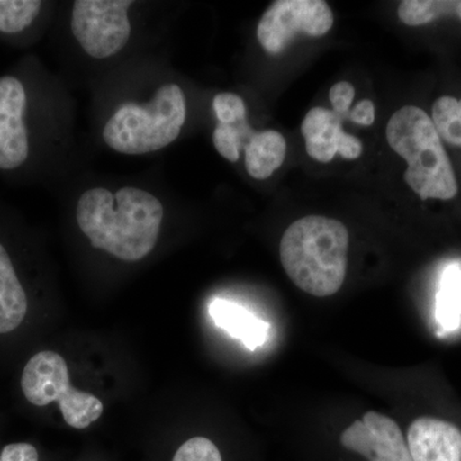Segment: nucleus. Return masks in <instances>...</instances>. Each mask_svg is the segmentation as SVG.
<instances>
[{
	"label": "nucleus",
	"mask_w": 461,
	"mask_h": 461,
	"mask_svg": "<svg viewBox=\"0 0 461 461\" xmlns=\"http://www.w3.org/2000/svg\"><path fill=\"white\" fill-rule=\"evenodd\" d=\"M162 203L148 191L123 187L85 191L77 203L78 227L95 249L124 262H138L153 251L162 226Z\"/></svg>",
	"instance_id": "f257e3e1"
},
{
	"label": "nucleus",
	"mask_w": 461,
	"mask_h": 461,
	"mask_svg": "<svg viewBox=\"0 0 461 461\" xmlns=\"http://www.w3.org/2000/svg\"><path fill=\"white\" fill-rule=\"evenodd\" d=\"M348 232L332 218L309 215L282 236V267L300 290L317 297L338 293L348 268Z\"/></svg>",
	"instance_id": "f03ea898"
},
{
	"label": "nucleus",
	"mask_w": 461,
	"mask_h": 461,
	"mask_svg": "<svg viewBox=\"0 0 461 461\" xmlns=\"http://www.w3.org/2000/svg\"><path fill=\"white\" fill-rule=\"evenodd\" d=\"M386 136L393 150L408 163L403 178L420 199L456 196L459 187L450 158L432 118L423 109L400 108L388 121Z\"/></svg>",
	"instance_id": "7ed1b4c3"
},
{
	"label": "nucleus",
	"mask_w": 461,
	"mask_h": 461,
	"mask_svg": "<svg viewBox=\"0 0 461 461\" xmlns=\"http://www.w3.org/2000/svg\"><path fill=\"white\" fill-rule=\"evenodd\" d=\"M186 120V98L176 84L157 90L148 104L126 103L109 118L105 144L118 153L141 156L168 147L180 136Z\"/></svg>",
	"instance_id": "20e7f679"
},
{
	"label": "nucleus",
	"mask_w": 461,
	"mask_h": 461,
	"mask_svg": "<svg viewBox=\"0 0 461 461\" xmlns=\"http://www.w3.org/2000/svg\"><path fill=\"white\" fill-rule=\"evenodd\" d=\"M21 388L32 405L58 402L66 423L76 429H87L104 409L98 397L72 386L66 360L54 351L33 355L23 369Z\"/></svg>",
	"instance_id": "39448f33"
},
{
	"label": "nucleus",
	"mask_w": 461,
	"mask_h": 461,
	"mask_svg": "<svg viewBox=\"0 0 461 461\" xmlns=\"http://www.w3.org/2000/svg\"><path fill=\"white\" fill-rule=\"evenodd\" d=\"M131 0H77L71 29L90 57L108 58L122 50L131 35Z\"/></svg>",
	"instance_id": "423d86ee"
},
{
	"label": "nucleus",
	"mask_w": 461,
	"mask_h": 461,
	"mask_svg": "<svg viewBox=\"0 0 461 461\" xmlns=\"http://www.w3.org/2000/svg\"><path fill=\"white\" fill-rule=\"evenodd\" d=\"M332 26V9L323 0H278L263 14L257 38L264 50L280 54L297 33L320 38Z\"/></svg>",
	"instance_id": "0eeeda50"
},
{
	"label": "nucleus",
	"mask_w": 461,
	"mask_h": 461,
	"mask_svg": "<svg viewBox=\"0 0 461 461\" xmlns=\"http://www.w3.org/2000/svg\"><path fill=\"white\" fill-rule=\"evenodd\" d=\"M342 446L369 461H414L395 420L369 411L342 432Z\"/></svg>",
	"instance_id": "6e6552de"
},
{
	"label": "nucleus",
	"mask_w": 461,
	"mask_h": 461,
	"mask_svg": "<svg viewBox=\"0 0 461 461\" xmlns=\"http://www.w3.org/2000/svg\"><path fill=\"white\" fill-rule=\"evenodd\" d=\"M26 91L12 76L0 77V169H14L29 157V135L23 113Z\"/></svg>",
	"instance_id": "1a4fd4ad"
},
{
	"label": "nucleus",
	"mask_w": 461,
	"mask_h": 461,
	"mask_svg": "<svg viewBox=\"0 0 461 461\" xmlns=\"http://www.w3.org/2000/svg\"><path fill=\"white\" fill-rule=\"evenodd\" d=\"M408 447L414 461H461V430L450 421L418 418L409 427Z\"/></svg>",
	"instance_id": "9d476101"
},
{
	"label": "nucleus",
	"mask_w": 461,
	"mask_h": 461,
	"mask_svg": "<svg viewBox=\"0 0 461 461\" xmlns=\"http://www.w3.org/2000/svg\"><path fill=\"white\" fill-rule=\"evenodd\" d=\"M209 314L215 326L240 339L249 350H257L268 339L269 323L230 300L214 299L209 305Z\"/></svg>",
	"instance_id": "9b49d317"
},
{
	"label": "nucleus",
	"mask_w": 461,
	"mask_h": 461,
	"mask_svg": "<svg viewBox=\"0 0 461 461\" xmlns=\"http://www.w3.org/2000/svg\"><path fill=\"white\" fill-rule=\"evenodd\" d=\"M306 153L321 163H329L339 151V141L345 135L341 117L329 109H311L302 124Z\"/></svg>",
	"instance_id": "f8f14e48"
},
{
	"label": "nucleus",
	"mask_w": 461,
	"mask_h": 461,
	"mask_svg": "<svg viewBox=\"0 0 461 461\" xmlns=\"http://www.w3.org/2000/svg\"><path fill=\"white\" fill-rule=\"evenodd\" d=\"M27 296L7 250L0 244V335L12 332L27 314Z\"/></svg>",
	"instance_id": "ddd939ff"
},
{
	"label": "nucleus",
	"mask_w": 461,
	"mask_h": 461,
	"mask_svg": "<svg viewBox=\"0 0 461 461\" xmlns=\"http://www.w3.org/2000/svg\"><path fill=\"white\" fill-rule=\"evenodd\" d=\"M287 145L280 132H256L245 147V167L251 177L266 180L280 168L286 158Z\"/></svg>",
	"instance_id": "4468645a"
},
{
	"label": "nucleus",
	"mask_w": 461,
	"mask_h": 461,
	"mask_svg": "<svg viewBox=\"0 0 461 461\" xmlns=\"http://www.w3.org/2000/svg\"><path fill=\"white\" fill-rule=\"evenodd\" d=\"M435 317L442 333H450L461 326V264L446 267L436 295Z\"/></svg>",
	"instance_id": "2eb2a0df"
},
{
	"label": "nucleus",
	"mask_w": 461,
	"mask_h": 461,
	"mask_svg": "<svg viewBox=\"0 0 461 461\" xmlns=\"http://www.w3.org/2000/svg\"><path fill=\"white\" fill-rule=\"evenodd\" d=\"M461 20V0H403L399 17L405 25L421 26L442 17Z\"/></svg>",
	"instance_id": "dca6fc26"
},
{
	"label": "nucleus",
	"mask_w": 461,
	"mask_h": 461,
	"mask_svg": "<svg viewBox=\"0 0 461 461\" xmlns=\"http://www.w3.org/2000/svg\"><path fill=\"white\" fill-rule=\"evenodd\" d=\"M432 121L441 140L461 148V99L441 96L432 108Z\"/></svg>",
	"instance_id": "f3484780"
},
{
	"label": "nucleus",
	"mask_w": 461,
	"mask_h": 461,
	"mask_svg": "<svg viewBox=\"0 0 461 461\" xmlns=\"http://www.w3.org/2000/svg\"><path fill=\"white\" fill-rule=\"evenodd\" d=\"M41 8L39 0H0V32H23L38 17Z\"/></svg>",
	"instance_id": "a211bd4d"
},
{
	"label": "nucleus",
	"mask_w": 461,
	"mask_h": 461,
	"mask_svg": "<svg viewBox=\"0 0 461 461\" xmlns=\"http://www.w3.org/2000/svg\"><path fill=\"white\" fill-rule=\"evenodd\" d=\"M248 133H254L245 121L235 124L218 123L213 132V144L218 153L230 162H238L240 148Z\"/></svg>",
	"instance_id": "6ab92c4d"
},
{
	"label": "nucleus",
	"mask_w": 461,
	"mask_h": 461,
	"mask_svg": "<svg viewBox=\"0 0 461 461\" xmlns=\"http://www.w3.org/2000/svg\"><path fill=\"white\" fill-rule=\"evenodd\" d=\"M172 461H223L217 446L205 437H194L178 448Z\"/></svg>",
	"instance_id": "aec40b11"
},
{
	"label": "nucleus",
	"mask_w": 461,
	"mask_h": 461,
	"mask_svg": "<svg viewBox=\"0 0 461 461\" xmlns=\"http://www.w3.org/2000/svg\"><path fill=\"white\" fill-rule=\"evenodd\" d=\"M213 108L220 123L235 124L247 117L244 100L235 94H218L213 100Z\"/></svg>",
	"instance_id": "412c9836"
},
{
	"label": "nucleus",
	"mask_w": 461,
	"mask_h": 461,
	"mask_svg": "<svg viewBox=\"0 0 461 461\" xmlns=\"http://www.w3.org/2000/svg\"><path fill=\"white\" fill-rule=\"evenodd\" d=\"M355 96V89L353 85L341 81L333 85L330 90V100L332 104L333 112L339 117H348V108L353 103Z\"/></svg>",
	"instance_id": "4be33fe9"
},
{
	"label": "nucleus",
	"mask_w": 461,
	"mask_h": 461,
	"mask_svg": "<svg viewBox=\"0 0 461 461\" xmlns=\"http://www.w3.org/2000/svg\"><path fill=\"white\" fill-rule=\"evenodd\" d=\"M0 461H39V455L32 445L12 444L3 448Z\"/></svg>",
	"instance_id": "5701e85b"
},
{
	"label": "nucleus",
	"mask_w": 461,
	"mask_h": 461,
	"mask_svg": "<svg viewBox=\"0 0 461 461\" xmlns=\"http://www.w3.org/2000/svg\"><path fill=\"white\" fill-rule=\"evenodd\" d=\"M350 120L357 124H363V126H371L375 122V104L371 100H362L359 104L357 105L351 112Z\"/></svg>",
	"instance_id": "b1692460"
}]
</instances>
